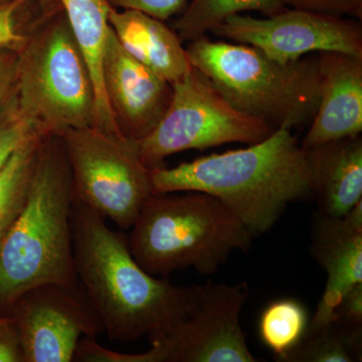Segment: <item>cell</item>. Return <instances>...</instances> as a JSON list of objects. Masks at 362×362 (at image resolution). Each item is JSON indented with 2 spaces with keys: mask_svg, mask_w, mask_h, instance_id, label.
Returning <instances> with one entry per match:
<instances>
[{
  "mask_svg": "<svg viewBox=\"0 0 362 362\" xmlns=\"http://www.w3.org/2000/svg\"><path fill=\"white\" fill-rule=\"evenodd\" d=\"M0 362H25L20 331L11 318L0 325Z\"/></svg>",
  "mask_w": 362,
  "mask_h": 362,
  "instance_id": "27",
  "label": "cell"
},
{
  "mask_svg": "<svg viewBox=\"0 0 362 362\" xmlns=\"http://www.w3.org/2000/svg\"><path fill=\"white\" fill-rule=\"evenodd\" d=\"M189 42L185 49L192 68L237 110L276 130L311 122L320 98L317 56L283 64L252 45L206 35Z\"/></svg>",
  "mask_w": 362,
  "mask_h": 362,
  "instance_id": "5",
  "label": "cell"
},
{
  "mask_svg": "<svg viewBox=\"0 0 362 362\" xmlns=\"http://www.w3.org/2000/svg\"><path fill=\"white\" fill-rule=\"evenodd\" d=\"M11 309V318L20 331L25 362L74 361L83 337L97 338L104 332L82 288L37 286L23 293Z\"/></svg>",
  "mask_w": 362,
  "mask_h": 362,
  "instance_id": "11",
  "label": "cell"
},
{
  "mask_svg": "<svg viewBox=\"0 0 362 362\" xmlns=\"http://www.w3.org/2000/svg\"><path fill=\"white\" fill-rule=\"evenodd\" d=\"M62 9L86 61L93 82L97 101V127L117 136H123L103 89L102 59L110 23L109 14L112 8L109 0H59Z\"/></svg>",
  "mask_w": 362,
  "mask_h": 362,
  "instance_id": "17",
  "label": "cell"
},
{
  "mask_svg": "<svg viewBox=\"0 0 362 362\" xmlns=\"http://www.w3.org/2000/svg\"><path fill=\"white\" fill-rule=\"evenodd\" d=\"M13 1V0H0V6L2 4H8V2Z\"/></svg>",
  "mask_w": 362,
  "mask_h": 362,
  "instance_id": "30",
  "label": "cell"
},
{
  "mask_svg": "<svg viewBox=\"0 0 362 362\" xmlns=\"http://www.w3.org/2000/svg\"><path fill=\"white\" fill-rule=\"evenodd\" d=\"M286 6L330 16L362 18V0H284Z\"/></svg>",
  "mask_w": 362,
  "mask_h": 362,
  "instance_id": "24",
  "label": "cell"
},
{
  "mask_svg": "<svg viewBox=\"0 0 362 362\" xmlns=\"http://www.w3.org/2000/svg\"><path fill=\"white\" fill-rule=\"evenodd\" d=\"M317 61L320 98L301 142L304 149L362 133V58L321 52Z\"/></svg>",
  "mask_w": 362,
  "mask_h": 362,
  "instance_id": "14",
  "label": "cell"
},
{
  "mask_svg": "<svg viewBox=\"0 0 362 362\" xmlns=\"http://www.w3.org/2000/svg\"><path fill=\"white\" fill-rule=\"evenodd\" d=\"M246 282L195 286L182 318L142 354H123L122 362H256L240 325L249 297Z\"/></svg>",
  "mask_w": 362,
  "mask_h": 362,
  "instance_id": "9",
  "label": "cell"
},
{
  "mask_svg": "<svg viewBox=\"0 0 362 362\" xmlns=\"http://www.w3.org/2000/svg\"><path fill=\"white\" fill-rule=\"evenodd\" d=\"M102 81L117 125L132 141L148 135L170 103V83L128 54L111 26L102 59Z\"/></svg>",
  "mask_w": 362,
  "mask_h": 362,
  "instance_id": "12",
  "label": "cell"
},
{
  "mask_svg": "<svg viewBox=\"0 0 362 362\" xmlns=\"http://www.w3.org/2000/svg\"><path fill=\"white\" fill-rule=\"evenodd\" d=\"M362 328L349 329L334 321L316 328L307 327L296 346L279 362L361 361Z\"/></svg>",
  "mask_w": 362,
  "mask_h": 362,
  "instance_id": "19",
  "label": "cell"
},
{
  "mask_svg": "<svg viewBox=\"0 0 362 362\" xmlns=\"http://www.w3.org/2000/svg\"><path fill=\"white\" fill-rule=\"evenodd\" d=\"M73 180L63 143L47 135L23 211L0 247V305L45 284L80 289L73 252Z\"/></svg>",
  "mask_w": 362,
  "mask_h": 362,
  "instance_id": "3",
  "label": "cell"
},
{
  "mask_svg": "<svg viewBox=\"0 0 362 362\" xmlns=\"http://www.w3.org/2000/svg\"><path fill=\"white\" fill-rule=\"evenodd\" d=\"M330 321L349 329L362 328V283L345 293L333 309Z\"/></svg>",
  "mask_w": 362,
  "mask_h": 362,
  "instance_id": "26",
  "label": "cell"
},
{
  "mask_svg": "<svg viewBox=\"0 0 362 362\" xmlns=\"http://www.w3.org/2000/svg\"><path fill=\"white\" fill-rule=\"evenodd\" d=\"M171 86L168 110L156 128L136 142L142 161L150 169L163 165L168 156L180 152L230 143L254 144L276 130L237 110L194 68Z\"/></svg>",
  "mask_w": 362,
  "mask_h": 362,
  "instance_id": "8",
  "label": "cell"
},
{
  "mask_svg": "<svg viewBox=\"0 0 362 362\" xmlns=\"http://www.w3.org/2000/svg\"><path fill=\"white\" fill-rule=\"evenodd\" d=\"M130 230L133 258L160 278L187 268L213 275L254 238L218 199L199 192L152 194Z\"/></svg>",
  "mask_w": 362,
  "mask_h": 362,
  "instance_id": "4",
  "label": "cell"
},
{
  "mask_svg": "<svg viewBox=\"0 0 362 362\" xmlns=\"http://www.w3.org/2000/svg\"><path fill=\"white\" fill-rule=\"evenodd\" d=\"M150 170L153 194L213 195L252 237L269 232L290 204L312 197L306 150L286 128L246 148Z\"/></svg>",
  "mask_w": 362,
  "mask_h": 362,
  "instance_id": "2",
  "label": "cell"
},
{
  "mask_svg": "<svg viewBox=\"0 0 362 362\" xmlns=\"http://www.w3.org/2000/svg\"><path fill=\"white\" fill-rule=\"evenodd\" d=\"M109 23L128 54L170 84L192 70L182 40L164 21L134 9L112 8Z\"/></svg>",
  "mask_w": 362,
  "mask_h": 362,
  "instance_id": "16",
  "label": "cell"
},
{
  "mask_svg": "<svg viewBox=\"0 0 362 362\" xmlns=\"http://www.w3.org/2000/svg\"><path fill=\"white\" fill-rule=\"evenodd\" d=\"M42 135L49 134L21 108L14 89L0 102V173L21 145Z\"/></svg>",
  "mask_w": 362,
  "mask_h": 362,
  "instance_id": "23",
  "label": "cell"
},
{
  "mask_svg": "<svg viewBox=\"0 0 362 362\" xmlns=\"http://www.w3.org/2000/svg\"><path fill=\"white\" fill-rule=\"evenodd\" d=\"M71 233L78 282L111 340L153 339L187 313L197 285H175L143 270L127 237L112 230L103 216L75 194Z\"/></svg>",
  "mask_w": 362,
  "mask_h": 362,
  "instance_id": "1",
  "label": "cell"
},
{
  "mask_svg": "<svg viewBox=\"0 0 362 362\" xmlns=\"http://www.w3.org/2000/svg\"><path fill=\"white\" fill-rule=\"evenodd\" d=\"M18 54V101L47 134L97 127L94 82L62 7L40 23Z\"/></svg>",
  "mask_w": 362,
  "mask_h": 362,
  "instance_id": "6",
  "label": "cell"
},
{
  "mask_svg": "<svg viewBox=\"0 0 362 362\" xmlns=\"http://www.w3.org/2000/svg\"><path fill=\"white\" fill-rule=\"evenodd\" d=\"M189 0H109L116 9H134L159 18L169 20L178 16L187 7Z\"/></svg>",
  "mask_w": 362,
  "mask_h": 362,
  "instance_id": "25",
  "label": "cell"
},
{
  "mask_svg": "<svg viewBox=\"0 0 362 362\" xmlns=\"http://www.w3.org/2000/svg\"><path fill=\"white\" fill-rule=\"evenodd\" d=\"M310 252L327 276L308 324V328H316L329 322L343 295L362 283V201L343 216L317 211L312 220Z\"/></svg>",
  "mask_w": 362,
  "mask_h": 362,
  "instance_id": "13",
  "label": "cell"
},
{
  "mask_svg": "<svg viewBox=\"0 0 362 362\" xmlns=\"http://www.w3.org/2000/svg\"><path fill=\"white\" fill-rule=\"evenodd\" d=\"M58 136L75 197L121 230H130L153 194L151 170L142 161L136 142L98 127L74 128Z\"/></svg>",
  "mask_w": 362,
  "mask_h": 362,
  "instance_id": "7",
  "label": "cell"
},
{
  "mask_svg": "<svg viewBox=\"0 0 362 362\" xmlns=\"http://www.w3.org/2000/svg\"><path fill=\"white\" fill-rule=\"evenodd\" d=\"M61 7L59 0H13L0 6V51L20 52L40 23Z\"/></svg>",
  "mask_w": 362,
  "mask_h": 362,
  "instance_id": "22",
  "label": "cell"
},
{
  "mask_svg": "<svg viewBox=\"0 0 362 362\" xmlns=\"http://www.w3.org/2000/svg\"><path fill=\"white\" fill-rule=\"evenodd\" d=\"M308 324V312L303 304L289 298L276 300L259 317V338L274 352L277 361L296 346Z\"/></svg>",
  "mask_w": 362,
  "mask_h": 362,
  "instance_id": "21",
  "label": "cell"
},
{
  "mask_svg": "<svg viewBox=\"0 0 362 362\" xmlns=\"http://www.w3.org/2000/svg\"><path fill=\"white\" fill-rule=\"evenodd\" d=\"M7 319H8V318H7V317L0 316V325H1V324H4V322H6Z\"/></svg>",
  "mask_w": 362,
  "mask_h": 362,
  "instance_id": "29",
  "label": "cell"
},
{
  "mask_svg": "<svg viewBox=\"0 0 362 362\" xmlns=\"http://www.w3.org/2000/svg\"><path fill=\"white\" fill-rule=\"evenodd\" d=\"M211 33L230 42L252 45L279 63L321 52L362 58L361 21L291 7L264 18L235 14Z\"/></svg>",
  "mask_w": 362,
  "mask_h": 362,
  "instance_id": "10",
  "label": "cell"
},
{
  "mask_svg": "<svg viewBox=\"0 0 362 362\" xmlns=\"http://www.w3.org/2000/svg\"><path fill=\"white\" fill-rule=\"evenodd\" d=\"M20 54L13 49L0 51V102L16 89Z\"/></svg>",
  "mask_w": 362,
  "mask_h": 362,
  "instance_id": "28",
  "label": "cell"
},
{
  "mask_svg": "<svg viewBox=\"0 0 362 362\" xmlns=\"http://www.w3.org/2000/svg\"><path fill=\"white\" fill-rule=\"evenodd\" d=\"M45 136L21 145L0 173V247L25 206Z\"/></svg>",
  "mask_w": 362,
  "mask_h": 362,
  "instance_id": "20",
  "label": "cell"
},
{
  "mask_svg": "<svg viewBox=\"0 0 362 362\" xmlns=\"http://www.w3.org/2000/svg\"><path fill=\"white\" fill-rule=\"evenodd\" d=\"M286 8L284 0H189L177 16L175 30L182 42H192L235 14L257 11L272 16Z\"/></svg>",
  "mask_w": 362,
  "mask_h": 362,
  "instance_id": "18",
  "label": "cell"
},
{
  "mask_svg": "<svg viewBox=\"0 0 362 362\" xmlns=\"http://www.w3.org/2000/svg\"><path fill=\"white\" fill-rule=\"evenodd\" d=\"M312 197L319 213L345 216L362 201V137H345L305 149Z\"/></svg>",
  "mask_w": 362,
  "mask_h": 362,
  "instance_id": "15",
  "label": "cell"
}]
</instances>
